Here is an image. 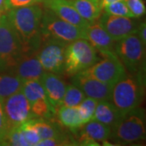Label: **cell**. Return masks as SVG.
<instances>
[{
    "mask_svg": "<svg viewBox=\"0 0 146 146\" xmlns=\"http://www.w3.org/2000/svg\"><path fill=\"white\" fill-rule=\"evenodd\" d=\"M85 34L86 39L103 56L116 55L115 52V42L100 26L98 23L91 22L85 29Z\"/></svg>",
    "mask_w": 146,
    "mask_h": 146,
    "instance_id": "cell-18",
    "label": "cell"
},
{
    "mask_svg": "<svg viewBox=\"0 0 146 146\" xmlns=\"http://www.w3.org/2000/svg\"><path fill=\"white\" fill-rule=\"evenodd\" d=\"M145 94V71L127 72L124 77L113 85L110 101L123 114L138 107Z\"/></svg>",
    "mask_w": 146,
    "mask_h": 146,
    "instance_id": "cell-2",
    "label": "cell"
},
{
    "mask_svg": "<svg viewBox=\"0 0 146 146\" xmlns=\"http://www.w3.org/2000/svg\"><path fill=\"white\" fill-rule=\"evenodd\" d=\"M40 81L44 88L48 102L56 115L58 109L62 104L67 85L58 75L46 72L43 73Z\"/></svg>",
    "mask_w": 146,
    "mask_h": 146,
    "instance_id": "cell-16",
    "label": "cell"
},
{
    "mask_svg": "<svg viewBox=\"0 0 146 146\" xmlns=\"http://www.w3.org/2000/svg\"><path fill=\"white\" fill-rule=\"evenodd\" d=\"M44 7L35 3L7 11L11 23L21 40L24 53L36 52L42 42L41 22Z\"/></svg>",
    "mask_w": 146,
    "mask_h": 146,
    "instance_id": "cell-1",
    "label": "cell"
},
{
    "mask_svg": "<svg viewBox=\"0 0 146 146\" xmlns=\"http://www.w3.org/2000/svg\"><path fill=\"white\" fill-rule=\"evenodd\" d=\"M21 90L25 94L35 118L54 119L56 116L48 102L40 80H28L22 83Z\"/></svg>",
    "mask_w": 146,
    "mask_h": 146,
    "instance_id": "cell-11",
    "label": "cell"
},
{
    "mask_svg": "<svg viewBox=\"0 0 146 146\" xmlns=\"http://www.w3.org/2000/svg\"><path fill=\"white\" fill-rule=\"evenodd\" d=\"M102 1V7H104L105 6L108 5L111 3H114V2H117V1H120V0H101Z\"/></svg>",
    "mask_w": 146,
    "mask_h": 146,
    "instance_id": "cell-33",
    "label": "cell"
},
{
    "mask_svg": "<svg viewBox=\"0 0 146 146\" xmlns=\"http://www.w3.org/2000/svg\"><path fill=\"white\" fill-rule=\"evenodd\" d=\"M42 2V0H5V11H7L12 8L40 3Z\"/></svg>",
    "mask_w": 146,
    "mask_h": 146,
    "instance_id": "cell-29",
    "label": "cell"
},
{
    "mask_svg": "<svg viewBox=\"0 0 146 146\" xmlns=\"http://www.w3.org/2000/svg\"><path fill=\"white\" fill-rule=\"evenodd\" d=\"M98 60L97 50L85 38L69 42L65 53V70L69 76H74L91 67Z\"/></svg>",
    "mask_w": 146,
    "mask_h": 146,
    "instance_id": "cell-7",
    "label": "cell"
},
{
    "mask_svg": "<svg viewBox=\"0 0 146 146\" xmlns=\"http://www.w3.org/2000/svg\"><path fill=\"white\" fill-rule=\"evenodd\" d=\"M78 135L76 145H98V142H106L111 136V128L97 120H90L82 125L75 133Z\"/></svg>",
    "mask_w": 146,
    "mask_h": 146,
    "instance_id": "cell-13",
    "label": "cell"
},
{
    "mask_svg": "<svg viewBox=\"0 0 146 146\" xmlns=\"http://www.w3.org/2000/svg\"><path fill=\"white\" fill-rule=\"evenodd\" d=\"M5 11V0H0V15Z\"/></svg>",
    "mask_w": 146,
    "mask_h": 146,
    "instance_id": "cell-32",
    "label": "cell"
},
{
    "mask_svg": "<svg viewBox=\"0 0 146 146\" xmlns=\"http://www.w3.org/2000/svg\"><path fill=\"white\" fill-rule=\"evenodd\" d=\"M3 101L0 99V145H2L6 135L7 133V126L5 115L3 112Z\"/></svg>",
    "mask_w": 146,
    "mask_h": 146,
    "instance_id": "cell-30",
    "label": "cell"
},
{
    "mask_svg": "<svg viewBox=\"0 0 146 146\" xmlns=\"http://www.w3.org/2000/svg\"><path fill=\"white\" fill-rule=\"evenodd\" d=\"M133 18H140L145 14V6L143 0H123Z\"/></svg>",
    "mask_w": 146,
    "mask_h": 146,
    "instance_id": "cell-28",
    "label": "cell"
},
{
    "mask_svg": "<svg viewBox=\"0 0 146 146\" xmlns=\"http://www.w3.org/2000/svg\"><path fill=\"white\" fill-rule=\"evenodd\" d=\"M97 104H98L97 100L86 97L81 102V103L77 106L79 115L83 124L93 119Z\"/></svg>",
    "mask_w": 146,
    "mask_h": 146,
    "instance_id": "cell-25",
    "label": "cell"
},
{
    "mask_svg": "<svg viewBox=\"0 0 146 146\" xmlns=\"http://www.w3.org/2000/svg\"><path fill=\"white\" fill-rule=\"evenodd\" d=\"M80 16L89 22H95L102 13L101 0H70Z\"/></svg>",
    "mask_w": 146,
    "mask_h": 146,
    "instance_id": "cell-20",
    "label": "cell"
},
{
    "mask_svg": "<svg viewBox=\"0 0 146 146\" xmlns=\"http://www.w3.org/2000/svg\"><path fill=\"white\" fill-rule=\"evenodd\" d=\"M3 107L7 126V131L35 118L32 113L26 97L21 90L17 91L3 100Z\"/></svg>",
    "mask_w": 146,
    "mask_h": 146,
    "instance_id": "cell-9",
    "label": "cell"
},
{
    "mask_svg": "<svg viewBox=\"0 0 146 146\" xmlns=\"http://www.w3.org/2000/svg\"><path fill=\"white\" fill-rule=\"evenodd\" d=\"M122 116L123 114L110 100H102L98 102L93 119L109 126L112 129Z\"/></svg>",
    "mask_w": 146,
    "mask_h": 146,
    "instance_id": "cell-19",
    "label": "cell"
},
{
    "mask_svg": "<svg viewBox=\"0 0 146 146\" xmlns=\"http://www.w3.org/2000/svg\"><path fill=\"white\" fill-rule=\"evenodd\" d=\"M41 33L42 41L52 38L69 43L79 38L86 39L85 29L68 23L46 7L43 10Z\"/></svg>",
    "mask_w": 146,
    "mask_h": 146,
    "instance_id": "cell-5",
    "label": "cell"
},
{
    "mask_svg": "<svg viewBox=\"0 0 146 146\" xmlns=\"http://www.w3.org/2000/svg\"><path fill=\"white\" fill-rule=\"evenodd\" d=\"M45 72L36 52L24 53L16 64L12 74L16 75L22 82L40 80Z\"/></svg>",
    "mask_w": 146,
    "mask_h": 146,
    "instance_id": "cell-17",
    "label": "cell"
},
{
    "mask_svg": "<svg viewBox=\"0 0 146 146\" xmlns=\"http://www.w3.org/2000/svg\"><path fill=\"white\" fill-rule=\"evenodd\" d=\"M29 121L35 127L41 140L56 137L66 134L63 130L61 124L55 122L54 119L33 118Z\"/></svg>",
    "mask_w": 146,
    "mask_h": 146,
    "instance_id": "cell-21",
    "label": "cell"
},
{
    "mask_svg": "<svg viewBox=\"0 0 146 146\" xmlns=\"http://www.w3.org/2000/svg\"><path fill=\"white\" fill-rule=\"evenodd\" d=\"M146 25L145 22H141L138 25L137 29H136V34L138 35L141 41L143 44H146Z\"/></svg>",
    "mask_w": 146,
    "mask_h": 146,
    "instance_id": "cell-31",
    "label": "cell"
},
{
    "mask_svg": "<svg viewBox=\"0 0 146 146\" xmlns=\"http://www.w3.org/2000/svg\"><path fill=\"white\" fill-rule=\"evenodd\" d=\"M115 52L128 72L145 71V45L141 42L136 33L115 42Z\"/></svg>",
    "mask_w": 146,
    "mask_h": 146,
    "instance_id": "cell-6",
    "label": "cell"
},
{
    "mask_svg": "<svg viewBox=\"0 0 146 146\" xmlns=\"http://www.w3.org/2000/svg\"><path fill=\"white\" fill-rule=\"evenodd\" d=\"M72 84L81 89L84 95L98 101L110 99L113 85L103 83L89 76L77 73L72 76Z\"/></svg>",
    "mask_w": 146,
    "mask_h": 146,
    "instance_id": "cell-14",
    "label": "cell"
},
{
    "mask_svg": "<svg viewBox=\"0 0 146 146\" xmlns=\"http://www.w3.org/2000/svg\"><path fill=\"white\" fill-rule=\"evenodd\" d=\"M103 8L105 9L106 13H108L110 15L133 18L131 11L128 9V7H127L125 2L123 0L111 3L108 5L105 6Z\"/></svg>",
    "mask_w": 146,
    "mask_h": 146,
    "instance_id": "cell-27",
    "label": "cell"
},
{
    "mask_svg": "<svg viewBox=\"0 0 146 146\" xmlns=\"http://www.w3.org/2000/svg\"><path fill=\"white\" fill-rule=\"evenodd\" d=\"M136 18L124 17L106 13L98 18V25L115 42L136 33L139 23Z\"/></svg>",
    "mask_w": 146,
    "mask_h": 146,
    "instance_id": "cell-12",
    "label": "cell"
},
{
    "mask_svg": "<svg viewBox=\"0 0 146 146\" xmlns=\"http://www.w3.org/2000/svg\"><path fill=\"white\" fill-rule=\"evenodd\" d=\"M42 3L44 7L76 26L86 29L91 23L80 16L70 0H42Z\"/></svg>",
    "mask_w": 146,
    "mask_h": 146,
    "instance_id": "cell-15",
    "label": "cell"
},
{
    "mask_svg": "<svg viewBox=\"0 0 146 146\" xmlns=\"http://www.w3.org/2000/svg\"><path fill=\"white\" fill-rule=\"evenodd\" d=\"M56 116L59 123L68 128L73 133H76L79 128L84 125L79 115L77 106L70 107L60 106L56 112Z\"/></svg>",
    "mask_w": 146,
    "mask_h": 146,
    "instance_id": "cell-22",
    "label": "cell"
},
{
    "mask_svg": "<svg viewBox=\"0 0 146 146\" xmlns=\"http://www.w3.org/2000/svg\"><path fill=\"white\" fill-rule=\"evenodd\" d=\"M68 42L48 38L43 40L36 54L45 72L62 74L65 70V53Z\"/></svg>",
    "mask_w": 146,
    "mask_h": 146,
    "instance_id": "cell-8",
    "label": "cell"
},
{
    "mask_svg": "<svg viewBox=\"0 0 146 146\" xmlns=\"http://www.w3.org/2000/svg\"><path fill=\"white\" fill-rule=\"evenodd\" d=\"M20 128L27 146H35L41 141L37 131L29 120L20 126Z\"/></svg>",
    "mask_w": 146,
    "mask_h": 146,
    "instance_id": "cell-26",
    "label": "cell"
},
{
    "mask_svg": "<svg viewBox=\"0 0 146 146\" xmlns=\"http://www.w3.org/2000/svg\"><path fill=\"white\" fill-rule=\"evenodd\" d=\"M23 54L21 40L5 11L0 15V72L12 74Z\"/></svg>",
    "mask_w": 146,
    "mask_h": 146,
    "instance_id": "cell-3",
    "label": "cell"
},
{
    "mask_svg": "<svg viewBox=\"0 0 146 146\" xmlns=\"http://www.w3.org/2000/svg\"><path fill=\"white\" fill-rule=\"evenodd\" d=\"M22 81L14 74L0 72V99L3 101L21 90Z\"/></svg>",
    "mask_w": 146,
    "mask_h": 146,
    "instance_id": "cell-23",
    "label": "cell"
},
{
    "mask_svg": "<svg viewBox=\"0 0 146 146\" xmlns=\"http://www.w3.org/2000/svg\"><path fill=\"white\" fill-rule=\"evenodd\" d=\"M146 121L144 109L138 106L122 116L111 129L110 138L121 144H131L145 138Z\"/></svg>",
    "mask_w": 146,
    "mask_h": 146,
    "instance_id": "cell-4",
    "label": "cell"
},
{
    "mask_svg": "<svg viewBox=\"0 0 146 146\" xmlns=\"http://www.w3.org/2000/svg\"><path fill=\"white\" fill-rule=\"evenodd\" d=\"M86 98L81 89L74 84L67 85L66 91L63 96L61 106H66L70 107H76L81 103V102Z\"/></svg>",
    "mask_w": 146,
    "mask_h": 146,
    "instance_id": "cell-24",
    "label": "cell"
},
{
    "mask_svg": "<svg viewBox=\"0 0 146 146\" xmlns=\"http://www.w3.org/2000/svg\"><path fill=\"white\" fill-rule=\"evenodd\" d=\"M103 57L102 60H98L91 67L79 73L89 76L103 83L114 85L125 76L126 69L117 55Z\"/></svg>",
    "mask_w": 146,
    "mask_h": 146,
    "instance_id": "cell-10",
    "label": "cell"
}]
</instances>
